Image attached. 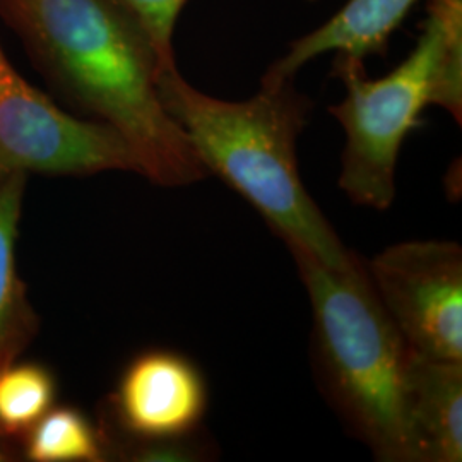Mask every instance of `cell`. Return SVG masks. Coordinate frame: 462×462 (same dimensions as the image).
Instances as JSON below:
<instances>
[{"mask_svg": "<svg viewBox=\"0 0 462 462\" xmlns=\"http://www.w3.org/2000/svg\"><path fill=\"white\" fill-rule=\"evenodd\" d=\"M0 14L69 98L125 139L139 175L163 187L208 177L166 112L148 34L118 0H0Z\"/></svg>", "mask_w": 462, "mask_h": 462, "instance_id": "obj_1", "label": "cell"}, {"mask_svg": "<svg viewBox=\"0 0 462 462\" xmlns=\"http://www.w3.org/2000/svg\"><path fill=\"white\" fill-rule=\"evenodd\" d=\"M156 84L208 175L245 199L286 245L305 248L332 267L346 264L353 250L343 245L298 171V137L312 101L293 81L263 84L255 97L228 101L187 83L173 62L160 67Z\"/></svg>", "mask_w": 462, "mask_h": 462, "instance_id": "obj_2", "label": "cell"}, {"mask_svg": "<svg viewBox=\"0 0 462 462\" xmlns=\"http://www.w3.org/2000/svg\"><path fill=\"white\" fill-rule=\"evenodd\" d=\"M310 298L312 364L319 389L351 435L382 462H411L404 423V380L411 349L351 252L332 267L286 245Z\"/></svg>", "mask_w": 462, "mask_h": 462, "instance_id": "obj_3", "label": "cell"}, {"mask_svg": "<svg viewBox=\"0 0 462 462\" xmlns=\"http://www.w3.org/2000/svg\"><path fill=\"white\" fill-rule=\"evenodd\" d=\"M439 53L440 24L430 13L408 59L380 79L366 78L362 59L336 53L334 76L345 84V98L329 108L345 131L337 183L356 206L375 211L393 206L397 160L431 105Z\"/></svg>", "mask_w": 462, "mask_h": 462, "instance_id": "obj_4", "label": "cell"}, {"mask_svg": "<svg viewBox=\"0 0 462 462\" xmlns=\"http://www.w3.org/2000/svg\"><path fill=\"white\" fill-rule=\"evenodd\" d=\"M101 171L139 173L125 139L106 124L60 110L24 81L0 45V182L14 173Z\"/></svg>", "mask_w": 462, "mask_h": 462, "instance_id": "obj_5", "label": "cell"}, {"mask_svg": "<svg viewBox=\"0 0 462 462\" xmlns=\"http://www.w3.org/2000/svg\"><path fill=\"white\" fill-rule=\"evenodd\" d=\"M368 278L402 339L433 360L462 362V247L410 240L365 263Z\"/></svg>", "mask_w": 462, "mask_h": 462, "instance_id": "obj_6", "label": "cell"}, {"mask_svg": "<svg viewBox=\"0 0 462 462\" xmlns=\"http://www.w3.org/2000/svg\"><path fill=\"white\" fill-rule=\"evenodd\" d=\"M209 391L185 355L151 349L135 356L110 399V421L122 437L171 439L202 429Z\"/></svg>", "mask_w": 462, "mask_h": 462, "instance_id": "obj_7", "label": "cell"}, {"mask_svg": "<svg viewBox=\"0 0 462 462\" xmlns=\"http://www.w3.org/2000/svg\"><path fill=\"white\" fill-rule=\"evenodd\" d=\"M404 423L411 462H461L462 362L433 360L411 349Z\"/></svg>", "mask_w": 462, "mask_h": 462, "instance_id": "obj_8", "label": "cell"}, {"mask_svg": "<svg viewBox=\"0 0 462 462\" xmlns=\"http://www.w3.org/2000/svg\"><path fill=\"white\" fill-rule=\"evenodd\" d=\"M418 0H347L346 5L312 33L295 40L267 69L264 86L293 81L298 70L315 57L334 51L362 59L383 53L389 38Z\"/></svg>", "mask_w": 462, "mask_h": 462, "instance_id": "obj_9", "label": "cell"}, {"mask_svg": "<svg viewBox=\"0 0 462 462\" xmlns=\"http://www.w3.org/2000/svg\"><path fill=\"white\" fill-rule=\"evenodd\" d=\"M26 173L0 182V368L14 364L38 330V317L17 274L16 240Z\"/></svg>", "mask_w": 462, "mask_h": 462, "instance_id": "obj_10", "label": "cell"}, {"mask_svg": "<svg viewBox=\"0 0 462 462\" xmlns=\"http://www.w3.org/2000/svg\"><path fill=\"white\" fill-rule=\"evenodd\" d=\"M24 456L33 462H103L108 459L101 429L74 408H51L26 435Z\"/></svg>", "mask_w": 462, "mask_h": 462, "instance_id": "obj_11", "label": "cell"}, {"mask_svg": "<svg viewBox=\"0 0 462 462\" xmlns=\"http://www.w3.org/2000/svg\"><path fill=\"white\" fill-rule=\"evenodd\" d=\"M55 401V380L36 364H11L0 368V433L24 437Z\"/></svg>", "mask_w": 462, "mask_h": 462, "instance_id": "obj_12", "label": "cell"}, {"mask_svg": "<svg viewBox=\"0 0 462 462\" xmlns=\"http://www.w3.org/2000/svg\"><path fill=\"white\" fill-rule=\"evenodd\" d=\"M430 14L440 24V53L431 105L462 122V0H430Z\"/></svg>", "mask_w": 462, "mask_h": 462, "instance_id": "obj_13", "label": "cell"}, {"mask_svg": "<svg viewBox=\"0 0 462 462\" xmlns=\"http://www.w3.org/2000/svg\"><path fill=\"white\" fill-rule=\"evenodd\" d=\"M105 440L108 459L134 462H206L219 456V450L204 429L171 439H131Z\"/></svg>", "mask_w": 462, "mask_h": 462, "instance_id": "obj_14", "label": "cell"}, {"mask_svg": "<svg viewBox=\"0 0 462 462\" xmlns=\"http://www.w3.org/2000/svg\"><path fill=\"white\" fill-rule=\"evenodd\" d=\"M133 14L156 51L160 67L173 64L175 21L187 0H118Z\"/></svg>", "mask_w": 462, "mask_h": 462, "instance_id": "obj_15", "label": "cell"}, {"mask_svg": "<svg viewBox=\"0 0 462 462\" xmlns=\"http://www.w3.org/2000/svg\"><path fill=\"white\" fill-rule=\"evenodd\" d=\"M13 440L14 439L0 433V462H11L16 459L17 452Z\"/></svg>", "mask_w": 462, "mask_h": 462, "instance_id": "obj_16", "label": "cell"}]
</instances>
